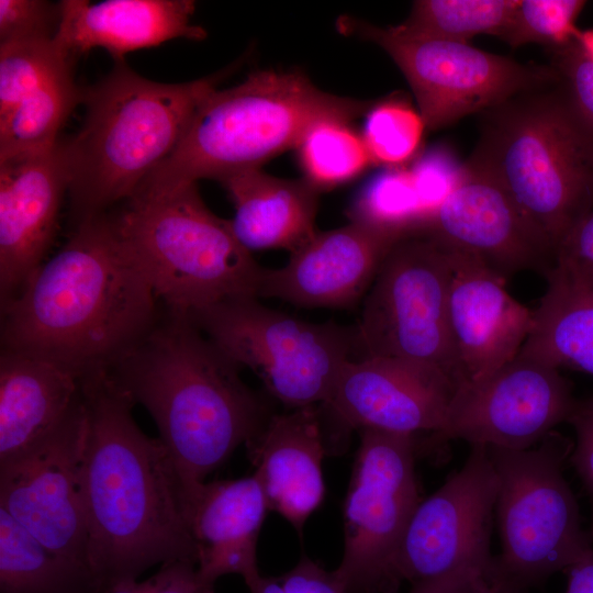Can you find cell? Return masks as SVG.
Wrapping results in <instances>:
<instances>
[{"instance_id":"6da1fadb","label":"cell","mask_w":593,"mask_h":593,"mask_svg":"<svg viewBox=\"0 0 593 593\" xmlns=\"http://www.w3.org/2000/svg\"><path fill=\"white\" fill-rule=\"evenodd\" d=\"M82 393L87 559L102 593L156 564H197L181 481L164 443L138 427L134 403L108 371L82 378Z\"/></svg>"},{"instance_id":"7a4b0ae2","label":"cell","mask_w":593,"mask_h":593,"mask_svg":"<svg viewBox=\"0 0 593 593\" xmlns=\"http://www.w3.org/2000/svg\"><path fill=\"white\" fill-rule=\"evenodd\" d=\"M156 295L108 213L76 224L13 300L1 306L2 349L80 378L108 371L156 324Z\"/></svg>"},{"instance_id":"3957f363","label":"cell","mask_w":593,"mask_h":593,"mask_svg":"<svg viewBox=\"0 0 593 593\" xmlns=\"http://www.w3.org/2000/svg\"><path fill=\"white\" fill-rule=\"evenodd\" d=\"M232 361L186 314L168 310L108 370L154 418L181 481L188 521L206 475L269 418Z\"/></svg>"},{"instance_id":"277c9868","label":"cell","mask_w":593,"mask_h":593,"mask_svg":"<svg viewBox=\"0 0 593 593\" xmlns=\"http://www.w3.org/2000/svg\"><path fill=\"white\" fill-rule=\"evenodd\" d=\"M225 75L164 83L139 76L123 59L82 90V125L63 139L76 224L130 200L171 154L195 107Z\"/></svg>"},{"instance_id":"5b68a950","label":"cell","mask_w":593,"mask_h":593,"mask_svg":"<svg viewBox=\"0 0 593 593\" xmlns=\"http://www.w3.org/2000/svg\"><path fill=\"white\" fill-rule=\"evenodd\" d=\"M369 102L338 97L299 72L261 70L243 82L209 92L195 107L171 154L132 197H155L197 183L260 168L271 157L296 148L318 122H349Z\"/></svg>"},{"instance_id":"8992f818","label":"cell","mask_w":593,"mask_h":593,"mask_svg":"<svg viewBox=\"0 0 593 593\" xmlns=\"http://www.w3.org/2000/svg\"><path fill=\"white\" fill-rule=\"evenodd\" d=\"M466 166L505 190L555 257L593 209V130L547 87L488 110Z\"/></svg>"},{"instance_id":"52a82bcc","label":"cell","mask_w":593,"mask_h":593,"mask_svg":"<svg viewBox=\"0 0 593 593\" xmlns=\"http://www.w3.org/2000/svg\"><path fill=\"white\" fill-rule=\"evenodd\" d=\"M124 245L155 295L189 315L231 299L256 296L262 267L212 213L197 183L155 197H134L114 216Z\"/></svg>"},{"instance_id":"ba28073f","label":"cell","mask_w":593,"mask_h":593,"mask_svg":"<svg viewBox=\"0 0 593 593\" xmlns=\"http://www.w3.org/2000/svg\"><path fill=\"white\" fill-rule=\"evenodd\" d=\"M574 443L552 430L525 450L486 447L497 475L495 515L502 568L530 589L593 548L563 475Z\"/></svg>"},{"instance_id":"9c48e42d","label":"cell","mask_w":593,"mask_h":593,"mask_svg":"<svg viewBox=\"0 0 593 593\" xmlns=\"http://www.w3.org/2000/svg\"><path fill=\"white\" fill-rule=\"evenodd\" d=\"M256 296L231 299L188 316L232 361L249 368L292 409L326 404L356 347L355 333L267 307Z\"/></svg>"},{"instance_id":"30bf717a","label":"cell","mask_w":593,"mask_h":593,"mask_svg":"<svg viewBox=\"0 0 593 593\" xmlns=\"http://www.w3.org/2000/svg\"><path fill=\"white\" fill-rule=\"evenodd\" d=\"M446 247L426 235L400 240L366 293L355 333L362 357L396 358L443 370L466 382L449 324Z\"/></svg>"},{"instance_id":"8fae6325","label":"cell","mask_w":593,"mask_h":593,"mask_svg":"<svg viewBox=\"0 0 593 593\" xmlns=\"http://www.w3.org/2000/svg\"><path fill=\"white\" fill-rule=\"evenodd\" d=\"M360 430L344 504L345 546L334 573L348 593H396L395 559L421 496L413 435Z\"/></svg>"},{"instance_id":"7c38bea8","label":"cell","mask_w":593,"mask_h":593,"mask_svg":"<svg viewBox=\"0 0 593 593\" xmlns=\"http://www.w3.org/2000/svg\"><path fill=\"white\" fill-rule=\"evenodd\" d=\"M340 25L385 51L406 78L430 130L558 81L556 70L529 66L466 43L404 34L346 19Z\"/></svg>"},{"instance_id":"4fadbf2b","label":"cell","mask_w":593,"mask_h":593,"mask_svg":"<svg viewBox=\"0 0 593 593\" xmlns=\"http://www.w3.org/2000/svg\"><path fill=\"white\" fill-rule=\"evenodd\" d=\"M575 401L558 368L518 353L492 373L461 384L433 438L525 450L567 422Z\"/></svg>"},{"instance_id":"5bb4252c","label":"cell","mask_w":593,"mask_h":593,"mask_svg":"<svg viewBox=\"0 0 593 593\" xmlns=\"http://www.w3.org/2000/svg\"><path fill=\"white\" fill-rule=\"evenodd\" d=\"M497 475L486 446L472 445L459 471L417 505L395 559L416 584L489 562Z\"/></svg>"},{"instance_id":"9a60e30c","label":"cell","mask_w":593,"mask_h":593,"mask_svg":"<svg viewBox=\"0 0 593 593\" xmlns=\"http://www.w3.org/2000/svg\"><path fill=\"white\" fill-rule=\"evenodd\" d=\"M85 432L82 393L53 433L0 466V507L52 551L91 572L80 490Z\"/></svg>"},{"instance_id":"2e32d148","label":"cell","mask_w":593,"mask_h":593,"mask_svg":"<svg viewBox=\"0 0 593 593\" xmlns=\"http://www.w3.org/2000/svg\"><path fill=\"white\" fill-rule=\"evenodd\" d=\"M460 385L428 365L361 357L346 362L324 405L349 428L435 437Z\"/></svg>"},{"instance_id":"e0dca14e","label":"cell","mask_w":593,"mask_h":593,"mask_svg":"<svg viewBox=\"0 0 593 593\" xmlns=\"http://www.w3.org/2000/svg\"><path fill=\"white\" fill-rule=\"evenodd\" d=\"M421 234L478 258L504 279L529 269L547 273L555 264L553 249L505 190L466 165Z\"/></svg>"},{"instance_id":"ac0fdd59","label":"cell","mask_w":593,"mask_h":593,"mask_svg":"<svg viewBox=\"0 0 593 593\" xmlns=\"http://www.w3.org/2000/svg\"><path fill=\"white\" fill-rule=\"evenodd\" d=\"M405 237L355 221L317 232L286 266L262 269L257 298L302 307H348L368 292L388 254Z\"/></svg>"},{"instance_id":"d6986e66","label":"cell","mask_w":593,"mask_h":593,"mask_svg":"<svg viewBox=\"0 0 593 593\" xmlns=\"http://www.w3.org/2000/svg\"><path fill=\"white\" fill-rule=\"evenodd\" d=\"M68 171L55 146L0 160V303L13 300L45 261L58 225Z\"/></svg>"},{"instance_id":"ffe728a7","label":"cell","mask_w":593,"mask_h":593,"mask_svg":"<svg viewBox=\"0 0 593 593\" xmlns=\"http://www.w3.org/2000/svg\"><path fill=\"white\" fill-rule=\"evenodd\" d=\"M445 247L455 354L466 382L474 381L518 355L533 329L534 311L514 299L505 289L506 279L485 264Z\"/></svg>"},{"instance_id":"44dd1931","label":"cell","mask_w":593,"mask_h":593,"mask_svg":"<svg viewBox=\"0 0 593 593\" xmlns=\"http://www.w3.org/2000/svg\"><path fill=\"white\" fill-rule=\"evenodd\" d=\"M271 511L301 535L325 494V445L316 406L270 415L246 445Z\"/></svg>"},{"instance_id":"7402d4cb","label":"cell","mask_w":593,"mask_h":593,"mask_svg":"<svg viewBox=\"0 0 593 593\" xmlns=\"http://www.w3.org/2000/svg\"><path fill=\"white\" fill-rule=\"evenodd\" d=\"M58 4L54 40L71 59L101 47L114 60H123L128 52L169 40L206 37L205 30L192 23L195 5L190 0H64Z\"/></svg>"},{"instance_id":"603a6c76","label":"cell","mask_w":593,"mask_h":593,"mask_svg":"<svg viewBox=\"0 0 593 593\" xmlns=\"http://www.w3.org/2000/svg\"><path fill=\"white\" fill-rule=\"evenodd\" d=\"M269 510L258 477L204 482L189 513V526L198 547L200 581L215 589L225 574H239L247 586L259 573L258 536Z\"/></svg>"},{"instance_id":"cb8c5ba5","label":"cell","mask_w":593,"mask_h":593,"mask_svg":"<svg viewBox=\"0 0 593 593\" xmlns=\"http://www.w3.org/2000/svg\"><path fill=\"white\" fill-rule=\"evenodd\" d=\"M82 398V378L53 361L1 350L0 466L41 443Z\"/></svg>"},{"instance_id":"d4e9b609","label":"cell","mask_w":593,"mask_h":593,"mask_svg":"<svg viewBox=\"0 0 593 593\" xmlns=\"http://www.w3.org/2000/svg\"><path fill=\"white\" fill-rule=\"evenodd\" d=\"M220 182L234 204L232 231L248 251L280 248L292 254L317 233L320 191L305 179H280L255 168Z\"/></svg>"},{"instance_id":"484cf974","label":"cell","mask_w":593,"mask_h":593,"mask_svg":"<svg viewBox=\"0 0 593 593\" xmlns=\"http://www.w3.org/2000/svg\"><path fill=\"white\" fill-rule=\"evenodd\" d=\"M521 354L593 376V281L552 271Z\"/></svg>"},{"instance_id":"4316f807","label":"cell","mask_w":593,"mask_h":593,"mask_svg":"<svg viewBox=\"0 0 593 593\" xmlns=\"http://www.w3.org/2000/svg\"><path fill=\"white\" fill-rule=\"evenodd\" d=\"M1 593H102L93 574L52 551L0 507Z\"/></svg>"},{"instance_id":"83f0119b","label":"cell","mask_w":593,"mask_h":593,"mask_svg":"<svg viewBox=\"0 0 593 593\" xmlns=\"http://www.w3.org/2000/svg\"><path fill=\"white\" fill-rule=\"evenodd\" d=\"M71 69L47 81L0 119V160L48 149L77 102Z\"/></svg>"},{"instance_id":"f1b7e54d","label":"cell","mask_w":593,"mask_h":593,"mask_svg":"<svg viewBox=\"0 0 593 593\" xmlns=\"http://www.w3.org/2000/svg\"><path fill=\"white\" fill-rule=\"evenodd\" d=\"M519 0H418L395 26L404 34L468 44L479 34L499 37Z\"/></svg>"},{"instance_id":"f546056e","label":"cell","mask_w":593,"mask_h":593,"mask_svg":"<svg viewBox=\"0 0 593 593\" xmlns=\"http://www.w3.org/2000/svg\"><path fill=\"white\" fill-rule=\"evenodd\" d=\"M347 123L318 122L296 147L304 179L317 191L354 180L371 164L361 135Z\"/></svg>"},{"instance_id":"4dcf8cb0","label":"cell","mask_w":593,"mask_h":593,"mask_svg":"<svg viewBox=\"0 0 593 593\" xmlns=\"http://www.w3.org/2000/svg\"><path fill=\"white\" fill-rule=\"evenodd\" d=\"M350 221L404 235H418L425 213L410 169L389 167L358 192L349 209Z\"/></svg>"},{"instance_id":"1f68e13d","label":"cell","mask_w":593,"mask_h":593,"mask_svg":"<svg viewBox=\"0 0 593 593\" xmlns=\"http://www.w3.org/2000/svg\"><path fill=\"white\" fill-rule=\"evenodd\" d=\"M72 63L54 38L0 43V119Z\"/></svg>"},{"instance_id":"d6a6232c","label":"cell","mask_w":593,"mask_h":593,"mask_svg":"<svg viewBox=\"0 0 593 593\" xmlns=\"http://www.w3.org/2000/svg\"><path fill=\"white\" fill-rule=\"evenodd\" d=\"M424 127L410 104L390 99L368 109L361 137L371 163L399 167L417 152Z\"/></svg>"},{"instance_id":"836d02e7","label":"cell","mask_w":593,"mask_h":593,"mask_svg":"<svg viewBox=\"0 0 593 593\" xmlns=\"http://www.w3.org/2000/svg\"><path fill=\"white\" fill-rule=\"evenodd\" d=\"M585 3L582 0H519L499 37L511 47L529 43L551 48L564 45L579 34L574 23Z\"/></svg>"},{"instance_id":"e575fe53","label":"cell","mask_w":593,"mask_h":593,"mask_svg":"<svg viewBox=\"0 0 593 593\" xmlns=\"http://www.w3.org/2000/svg\"><path fill=\"white\" fill-rule=\"evenodd\" d=\"M59 4L42 0H0V43L54 38Z\"/></svg>"},{"instance_id":"d590c367","label":"cell","mask_w":593,"mask_h":593,"mask_svg":"<svg viewBox=\"0 0 593 593\" xmlns=\"http://www.w3.org/2000/svg\"><path fill=\"white\" fill-rule=\"evenodd\" d=\"M410 593H529L500 564L497 557L479 567L412 584Z\"/></svg>"},{"instance_id":"8d00e7d4","label":"cell","mask_w":593,"mask_h":593,"mask_svg":"<svg viewBox=\"0 0 593 593\" xmlns=\"http://www.w3.org/2000/svg\"><path fill=\"white\" fill-rule=\"evenodd\" d=\"M578 36V35H577ZM558 71L568 83L571 105L579 116L593 130V57L577 37L571 42L553 47Z\"/></svg>"},{"instance_id":"74e56055","label":"cell","mask_w":593,"mask_h":593,"mask_svg":"<svg viewBox=\"0 0 593 593\" xmlns=\"http://www.w3.org/2000/svg\"><path fill=\"white\" fill-rule=\"evenodd\" d=\"M410 171L426 223L433 211L458 183L463 167H458L447 153L437 149L422 155Z\"/></svg>"},{"instance_id":"f35d334b","label":"cell","mask_w":593,"mask_h":593,"mask_svg":"<svg viewBox=\"0 0 593 593\" xmlns=\"http://www.w3.org/2000/svg\"><path fill=\"white\" fill-rule=\"evenodd\" d=\"M250 593H348L334 571L302 556L299 562L279 577H260L248 586Z\"/></svg>"},{"instance_id":"ab89813d","label":"cell","mask_w":593,"mask_h":593,"mask_svg":"<svg viewBox=\"0 0 593 593\" xmlns=\"http://www.w3.org/2000/svg\"><path fill=\"white\" fill-rule=\"evenodd\" d=\"M103 593H215L199 579L197 564L179 560L160 566L145 581L126 580L108 588Z\"/></svg>"},{"instance_id":"60d3db41","label":"cell","mask_w":593,"mask_h":593,"mask_svg":"<svg viewBox=\"0 0 593 593\" xmlns=\"http://www.w3.org/2000/svg\"><path fill=\"white\" fill-rule=\"evenodd\" d=\"M550 271L574 280L593 281V209L561 242Z\"/></svg>"},{"instance_id":"b9f144b4","label":"cell","mask_w":593,"mask_h":593,"mask_svg":"<svg viewBox=\"0 0 593 593\" xmlns=\"http://www.w3.org/2000/svg\"><path fill=\"white\" fill-rule=\"evenodd\" d=\"M567 422L575 432V443L569 461L593 496V396L577 400Z\"/></svg>"},{"instance_id":"7bdbcfd3","label":"cell","mask_w":593,"mask_h":593,"mask_svg":"<svg viewBox=\"0 0 593 593\" xmlns=\"http://www.w3.org/2000/svg\"><path fill=\"white\" fill-rule=\"evenodd\" d=\"M568 578L566 593H593V548L564 570Z\"/></svg>"},{"instance_id":"ee69618b","label":"cell","mask_w":593,"mask_h":593,"mask_svg":"<svg viewBox=\"0 0 593 593\" xmlns=\"http://www.w3.org/2000/svg\"><path fill=\"white\" fill-rule=\"evenodd\" d=\"M578 42L584 48V51L593 57V30L579 32L577 36Z\"/></svg>"}]
</instances>
